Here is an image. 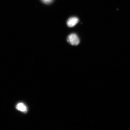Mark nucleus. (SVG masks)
<instances>
[{"label": "nucleus", "mask_w": 130, "mask_h": 130, "mask_svg": "<svg viewBox=\"0 0 130 130\" xmlns=\"http://www.w3.org/2000/svg\"><path fill=\"white\" fill-rule=\"evenodd\" d=\"M44 3L46 4H48L52 2L53 0H42Z\"/></svg>", "instance_id": "nucleus-4"}, {"label": "nucleus", "mask_w": 130, "mask_h": 130, "mask_svg": "<svg viewBox=\"0 0 130 130\" xmlns=\"http://www.w3.org/2000/svg\"><path fill=\"white\" fill-rule=\"evenodd\" d=\"M79 21V19L77 17H71L67 21V25L69 27H74L77 24Z\"/></svg>", "instance_id": "nucleus-2"}, {"label": "nucleus", "mask_w": 130, "mask_h": 130, "mask_svg": "<svg viewBox=\"0 0 130 130\" xmlns=\"http://www.w3.org/2000/svg\"><path fill=\"white\" fill-rule=\"evenodd\" d=\"M67 41L70 44L77 45L80 42L79 39L77 35L75 34H72L68 36L67 39Z\"/></svg>", "instance_id": "nucleus-1"}, {"label": "nucleus", "mask_w": 130, "mask_h": 130, "mask_svg": "<svg viewBox=\"0 0 130 130\" xmlns=\"http://www.w3.org/2000/svg\"><path fill=\"white\" fill-rule=\"evenodd\" d=\"M16 108L21 111L25 112L27 111V109L26 106L23 103H19L16 105Z\"/></svg>", "instance_id": "nucleus-3"}]
</instances>
